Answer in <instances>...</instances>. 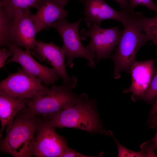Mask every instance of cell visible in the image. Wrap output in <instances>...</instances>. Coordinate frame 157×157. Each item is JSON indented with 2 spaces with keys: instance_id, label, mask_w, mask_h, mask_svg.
I'll use <instances>...</instances> for the list:
<instances>
[{
  "instance_id": "cell-25",
  "label": "cell",
  "mask_w": 157,
  "mask_h": 157,
  "mask_svg": "<svg viewBox=\"0 0 157 157\" xmlns=\"http://www.w3.org/2000/svg\"><path fill=\"white\" fill-rule=\"evenodd\" d=\"M148 124L150 127L154 128L157 125V111L154 115L149 118Z\"/></svg>"
},
{
  "instance_id": "cell-1",
  "label": "cell",
  "mask_w": 157,
  "mask_h": 157,
  "mask_svg": "<svg viewBox=\"0 0 157 157\" xmlns=\"http://www.w3.org/2000/svg\"><path fill=\"white\" fill-rule=\"evenodd\" d=\"M94 99L89 100L87 94L58 112L44 117L55 128H73L93 134L99 133L113 136L102 125L96 109Z\"/></svg>"
},
{
  "instance_id": "cell-17",
  "label": "cell",
  "mask_w": 157,
  "mask_h": 157,
  "mask_svg": "<svg viewBox=\"0 0 157 157\" xmlns=\"http://www.w3.org/2000/svg\"><path fill=\"white\" fill-rule=\"evenodd\" d=\"M117 144L118 157H156L154 151L155 148L149 141L145 142L141 145V150L139 151H134L127 149L123 146L114 138Z\"/></svg>"
},
{
  "instance_id": "cell-4",
  "label": "cell",
  "mask_w": 157,
  "mask_h": 157,
  "mask_svg": "<svg viewBox=\"0 0 157 157\" xmlns=\"http://www.w3.org/2000/svg\"><path fill=\"white\" fill-rule=\"evenodd\" d=\"M72 89L64 83L53 85L29 100L23 110L31 116L46 117L79 99L81 95Z\"/></svg>"
},
{
  "instance_id": "cell-9",
  "label": "cell",
  "mask_w": 157,
  "mask_h": 157,
  "mask_svg": "<svg viewBox=\"0 0 157 157\" xmlns=\"http://www.w3.org/2000/svg\"><path fill=\"white\" fill-rule=\"evenodd\" d=\"M31 53L42 62H45L51 65L58 75L62 79L64 83L72 89L76 84L77 78L69 76L65 64V52L62 48L51 42L45 43L42 40L37 41L35 47Z\"/></svg>"
},
{
  "instance_id": "cell-11",
  "label": "cell",
  "mask_w": 157,
  "mask_h": 157,
  "mask_svg": "<svg viewBox=\"0 0 157 157\" xmlns=\"http://www.w3.org/2000/svg\"><path fill=\"white\" fill-rule=\"evenodd\" d=\"M30 9L16 11L11 15V44H15L31 51L35 47L37 33L31 18Z\"/></svg>"
},
{
  "instance_id": "cell-18",
  "label": "cell",
  "mask_w": 157,
  "mask_h": 157,
  "mask_svg": "<svg viewBox=\"0 0 157 157\" xmlns=\"http://www.w3.org/2000/svg\"><path fill=\"white\" fill-rule=\"evenodd\" d=\"M136 14L138 24L142 30L157 45V15L149 18L141 13L136 12Z\"/></svg>"
},
{
  "instance_id": "cell-14",
  "label": "cell",
  "mask_w": 157,
  "mask_h": 157,
  "mask_svg": "<svg viewBox=\"0 0 157 157\" xmlns=\"http://www.w3.org/2000/svg\"><path fill=\"white\" fill-rule=\"evenodd\" d=\"M36 13L31 18L37 33L49 28L53 23L65 19L68 14L57 0H42Z\"/></svg>"
},
{
  "instance_id": "cell-8",
  "label": "cell",
  "mask_w": 157,
  "mask_h": 157,
  "mask_svg": "<svg viewBox=\"0 0 157 157\" xmlns=\"http://www.w3.org/2000/svg\"><path fill=\"white\" fill-rule=\"evenodd\" d=\"M23 69L10 74L0 83V91L18 99L30 100L48 88Z\"/></svg>"
},
{
  "instance_id": "cell-22",
  "label": "cell",
  "mask_w": 157,
  "mask_h": 157,
  "mask_svg": "<svg viewBox=\"0 0 157 157\" xmlns=\"http://www.w3.org/2000/svg\"><path fill=\"white\" fill-rule=\"evenodd\" d=\"M101 156L100 154L96 156L84 155L74 151L68 146L65 150L62 157H95Z\"/></svg>"
},
{
  "instance_id": "cell-10",
  "label": "cell",
  "mask_w": 157,
  "mask_h": 157,
  "mask_svg": "<svg viewBox=\"0 0 157 157\" xmlns=\"http://www.w3.org/2000/svg\"><path fill=\"white\" fill-rule=\"evenodd\" d=\"M8 47L13 53L6 64L11 62L19 64L22 69L37 78L46 85L53 84L60 77L53 68H49L37 61L31 55L29 50H24L13 44Z\"/></svg>"
},
{
  "instance_id": "cell-16",
  "label": "cell",
  "mask_w": 157,
  "mask_h": 157,
  "mask_svg": "<svg viewBox=\"0 0 157 157\" xmlns=\"http://www.w3.org/2000/svg\"><path fill=\"white\" fill-rule=\"evenodd\" d=\"M42 0H0V7L11 17L15 12L34 8L37 9Z\"/></svg>"
},
{
  "instance_id": "cell-12",
  "label": "cell",
  "mask_w": 157,
  "mask_h": 157,
  "mask_svg": "<svg viewBox=\"0 0 157 157\" xmlns=\"http://www.w3.org/2000/svg\"><path fill=\"white\" fill-rule=\"evenodd\" d=\"M81 1L84 6L85 20L88 28L94 24H99L106 19L117 20L124 26L127 24L129 14L123 10H115L104 0H81Z\"/></svg>"
},
{
  "instance_id": "cell-5",
  "label": "cell",
  "mask_w": 157,
  "mask_h": 157,
  "mask_svg": "<svg viewBox=\"0 0 157 157\" xmlns=\"http://www.w3.org/2000/svg\"><path fill=\"white\" fill-rule=\"evenodd\" d=\"M82 19L81 18L75 22L71 23L65 19L53 23L50 28L56 29L62 38L63 41L62 48L67 57V66L72 67L73 60L75 58L81 57L88 61V65L89 67L95 68V55L83 45L78 33V28Z\"/></svg>"
},
{
  "instance_id": "cell-13",
  "label": "cell",
  "mask_w": 157,
  "mask_h": 157,
  "mask_svg": "<svg viewBox=\"0 0 157 157\" xmlns=\"http://www.w3.org/2000/svg\"><path fill=\"white\" fill-rule=\"evenodd\" d=\"M155 61L136 60L132 65L130 72L132 76L131 84L129 88L124 90L123 92L131 93V98L133 101L138 99L149 87L154 69Z\"/></svg>"
},
{
  "instance_id": "cell-26",
  "label": "cell",
  "mask_w": 157,
  "mask_h": 157,
  "mask_svg": "<svg viewBox=\"0 0 157 157\" xmlns=\"http://www.w3.org/2000/svg\"><path fill=\"white\" fill-rule=\"evenodd\" d=\"M153 104L150 113L149 118L153 117L157 111V96L155 99Z\"/></svg>"
},
{
  "instance_id": "cell-24",
  "label": "cell",
  "mask_w": 157,
  "mask_h": 157,
  "mask_svg": "<svg viewBox=\"0 0 157 157\" xmlns=\"http://www.w3.org/2000/svg\"><path fill=\"white\" fill-rule=\"evenodd\" d=\"M119 4L122 10H124L129 14L134 11L131 8L128 0H115Z\"/></svg>"
},
{
  "instance_id": "cell-3",
  "label": "cell",
  "mask_w": 157,
  "mask_h": 157,
  "mask_svg": "<svg viewBox=\"0 0 157 157\" xmlns=\"http://www.w3.org/2000/svg\"><path fill=\"white\" fill-rule=\"evenodd\" d=\"M150 40L139 26L136 13L133 11L129 13L116 50L110 57L114 63V78H119L122 71L130 73L138 51Z\"/></svg>"
},
{
  "instance_id": "cell-28",
  "label": "cell",
  "mask_w": 157,
  "mask_h": 157,
  "mask_svg": "<svg viewBox=\"0 0 157 157\" xmlns=\"http://www.w3.org/2000/svg\"><path fill=\"white\" fill-rule=\"evenodd\" d=\"M156 126H157V125H156ZM152 140L155 144L157 147V129L156 134Z\"/></svg>"
},
{
  "instance_id": "cell-23",
  "label": "cell",
  "mask_w": 157,
  "mask_h": 157,
  "mask_svg": "<svg viewBox=\"0 0 157 157\" xmlns=\"http://www.w3.org/2000/svg\"><path fill=\"white\" fill-rule=\"evenodd\" d=\"M12 51L6 49L3 47L0 50V68L3 67L6 65V61L8 58L13 54Z\"/></svg>"
},
{
  "instance_id": "cell-27",
  "label": "cell",
  "mask_w": 157,
  "mask_h": 157,
  "mask_svg": "<svg viewBox=\"0 0 157 157\" xmlns=\"http://www.w3.org/2000/svg\"><path fill=\"white\" fill-rule=\"evenodd\" d=\"M59 3L63 6H64L67 4L68 1L69 0H57ZM81 1V0H78Z\"/></svg>"
},
{
  "instance_id": "cell-19",
  "label": "cell",
  "mask_w": 157,
  "mask_h": 157,
  "mask_svg": "<svg viewBox=\"0 0 157 157\" xmlns=\"http://www.w3.org/2000/svg\"><path fill=\"white\" fill-rule=\"evenodd\" d=\"M13 18L0 7V46H8L11 44L10 37Z\"/></svg>"
},
{
  "instance_id": "cell-7",
  "label": "cell",
  "mask_w": 157,
  "mask_h": 157,
  "mask_svg": "<svg viewBox=\"0 0 157 157\" xmlns=\"http://www.w3.org/2000/svg\"><path fill=\"white\" fill-rule=\"evenodd\" d=\"M44 118L39 116L32 155L38 157H62L68 146L66 140L56 131Z\"/></svg>"
},
{
  "instance_id": "cell-2",
  "label": "cell",
  "mask_w": 157,
  "mask_h": 157,
  "mask_svg": "<svg viewBox=\"0 0 157 157\" xmlns=\"http://www.w3.org/2000/svg\"><path fill=\"white\" fill-rule=\"evenodd\" d=\"M39 118L29 115L23 109L19 112L12 124L7 126L5 137L1 139L0 151L15 157L32 156Z\"/></svg>"
},
{
  "instance_id": "cell-21",
  "label": "cell",
  "mask_w": 157,
  "mask_h": 157,
  "mask_svg": "<svg viewBox=\"0 0 157 157\" xmlns=\"http://www.w3.org/2000/svg\"><path fill=\"white\" fill-rule=\"evenodd\" d=\"M128 1L133 10L136 6L142 5L157 12V6L152 0H128Z\"/></svg>"
},
{
  "instance_id": "cell-15",
  "label": "cell",
  "mask_w": 157,
  "mask_h": 157,
  "mask_svg": "<svg viewBox=\"0 0 157 157\" xmlns=\"http://www.w3.org/2000/svg\"><path fill=\"white\" fill-rule=\"evenodd\" d=\"M29 100L15 97L0 91L1 137L6 126L12 124L16 115L26 106Z\"/></svg>"
},
{
  "instance_id": "cell-6",
  "label": "cell",
  "mask_w": 157,
  "mask_h": 157,
  "mask_svg": "<svg viewBox=\"0 0 157 157\" xmlns=\"http://www.w3.org/2000/svg\"><path fill=\"white\" fill-rule=\"evenodd\" d=\"M86 30L83 29L80 35L82 40L90 37V42L85 47L95 55V63H98L102 58L110 57L112 53L120 39L122 30L119 26L106 28L100 27L95 23Z\"/></svg>"
},
{
  "instance_id": "cell-20",
  "label": "cell",
  "mask_w": 157,
  "mask_h": 157,
  "mask_svg": "<svg viewBox=\"0 0 157 157\" xmlns=\"http://www.w3.org/2000/svg\"><path fill=\"white\" fill-rule=\"evenodd\" d=\"M157 96V68L154 69L150 84L144 93L138 99L144 100L153 104Z\"/></svg>"
}]
</instances>
